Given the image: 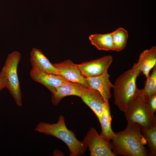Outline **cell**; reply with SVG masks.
<instances>
[{
    "instance_id": "cell-1",
    "label": "cell",
    "mask_w": 156,
    "mask_h": 156,
    "mask_svg": "<svg viewBox=\"0 0 156 156\" xmlns=\"http://www.w3.org/2000/svg\"><path fill=\"white\" fill-rule=\"evenodd\" d=\"M125 129L115 133L110 142L115 156H148V150L145 147L147 142L139 124L127 122Z\"/></svg>"
},
{
    "instance_id": "cell-2",
    "label": "cell",
    "mask_w": 156,
    "mask_h": 156,
    "mask_svg": "<svg viewBox=\"0 0 156 156\" xmlns=\"http://www.w3.org/2000/svg\"><path fill=\"white\" fill-rule=\"evenodd\" d=\"M141 73L135 63L131 68L119 76L113 84L114 103L124 113L138 94L139 89L137 87L136 82Z\"/></svg>"
},
{
    "instance_id": "cell-3",
    "label": "cell",
    "mask_w": 156,
    "mask_h": 156,
    "mask_svg": "<svg viewBox=\"0 0 156 156\" xmlns=\"http://www.w3.org/2000/svg\"><path fill=\"white\" fill-rule=\"evenodd\" d=\"M35 131L54 137L63 141L68 147L70 156L82 155L87 148L82 141L77 140L73 131L68 129L65 118L62 115L59 117L58 121L55 123L39 122Z\"/></svg>"
},
{
    "instance_id": "cell-4",
    "label": "cell",
    "mask_w": 156,
    "mask_h": 156,
    "mask_svg": "<svg viewBox=\"0 0 156 156\" xmlns=\"http://www.w3.org/2000/svg\"><path fill=\"white\" fill-rule=\"evenodd\" d=\"M21 58V54L18 51L10 53L8 55L0 72V74L5 78L6 88L19 107L22 105V94L17 72L18 65Z\"/></svg>"
},
{
    "instance_id": "cell-5",
    "label": "cell",
    "mask_w": 156,
    "mask_h": 156,
    "mask_svg": "<svg viewBox=\"0 0 156 156\" xmlns=\"http://www.w3.org/2000/svg\"><path fill=\"white\" fill-rule=\"evenodd\" d=\"M148 100L138 93L124 113L127 122L137 123L142 128L156 126V118L149 108Z\"/></svg>"
},
{
    "instance_id": "cell-6",
    "label": "cell",
    "mask_w": 156,
    "mask_h": 156,
    "mask_svg": "<svg viewBox=\"0 0 156 156\" xmlns=\"http://www.w3.org/2000/svg\"><path fill=\"white\" fill-rule=\"evenodd\" d=\"M82 142L88 148L90 156H115L110 142L104 140L94 127L90 128Z\"/></svg>"
},
{
    "instance_id": "cell-7",
    "label": "cell",
    "mask_w": 156,
    "mask_h": 156,
    "mask_svg": "<svg viewBox=\"0 0 156 156\" xmlns=\"http://www.w3.org/2000/svg\"><path fill=\"white\" fill-rule=\"evenodd\" d=\"M113 61L111 55H107L77 65L85 78L99 76L108 73Z\"/></svg>"
},
{
    "instance_id": "cell-8",
    "label": "cell",
    "mask_w": 156,
    "mask_h": 156,
    "mask_svg": "<svg viewBox=\"0 0 156 156\" xmlns=\"http://www.w3.org/2000/svg\"><path fill=\"white\" fill-rule=\"evenodd\" d=\"M53 65L59 70L61 76L68 81L89 87L86 78L82 75L77 64L70 60H67Z\"/></svg>"
},
{
    "instance_id": "cell-9",
    "label": "cell",
    "mask_w": 156,
    "mask_h": 156,
    "mask_svg": "<svg viewBox=\"0 0 156 156\" xmlns=\"http://www.w3.org/2000/svg\"><path fill=\"white\" fill-rule=\"evenodd\" d=\"M82 101L93 112L99 122L101 120L106 101L97 91L90 87H84L80 97Z\"/></svg>"
},
{
    "instance_id": "cell-10",
    "label": "cell",
    "mask_w": 156,
    "mask_h": 156,
    "mask_svg": "<svg viewBox=\"0 0 156 156\" xmlns=\"http://www.w3.org/2000/svg\"><path fill=\"white\" fill-rule=\"evenodd\" d=\"M30 75L34 81L44 85L52 94L59 86L69 81L61 76L46 73L32 68Z\"/></svg>"
},
{
    "instance_id": "cell-11",
    "label": "cell",
    "mask_w": 156,
    "mask_h": 156,
    "mask_svg": "<svg viewBox=\"0 0 156 156\" xmlns=\"http://www.w3.org/2000/svg\"><path fill=\"white\" fill-rule=\"evenodd\" d=\"M30 56L32 68L46 73L61 76L59 70L53 66L40 49L33 48Z\"/></svg>"
},
{
    "instance_id": "cell-12",
    "label": "cell",
    "mask_w": 156,
    "mask_h": 156,
    "mask_svg": "<svg viewBox=\"0 0 156 156\" xmlns=\"http://www.w3.org/2000/svg\"><path fill=\"white\" fill-rule=\"evenodd\" d=\"M107 73L99 76L86 78L89 87L98 91L106 102H109L112 97L111 90L113 85Z\"/></svg>"
},
{
    "instance_id": "cell-13",
    "label": "cell",
    "mask_w": 156,
    "mask_h": 156,
    "mask_svg": "<svg viewBox=\"0 0 156 156\" xmlns=\"http://www.w3.org/2000/svg\"><path fill=\"white\" fill-rule=\"evenodd\" d=\"M84 87L78 83L69 81L57 88L52 94L51 102L55 105H57L63 98L69 96H75L81 97Z\"/></svg>"
},
{
    "instance_id": "cell-14",
    "label": "cell",
    "mask_w": 156,
    "mask_h": 156,
    "mask_svg": "<svg viewBox=\"0 0 156 156\" xmlns=\"http://www.w3.org/2000/svg\"><path fill=\"white\" fill-rule=\"evenodd\" d=\"M136 63L147 79L150 71L156 66V47L153 46L149 49L144 50L140 54Z\"/></svg>"
},
{
    "instance_id": "cell-15",
    "label": "cell",
    "mask_w": 156,
    "mask_h": 156,
    "mask_svg": "<svg viewBox=\"0 0 156 156\" xmlns=\"http://www.w3.org/2000/svg\"><path fill=\"white\" fill-rule=\"evenodd\" d=\"M112 120L110 106L109 102H107L105 106L99 122L101 127L100 135L104 140L108 142L111 141L115 134L111 127Z\"/></svg>"
},
{
    "instance_id": "cell-16",
    "label": "cell",
    "mask_w": 156,
    "mask_h": 156,
    "mask_svg": "<svg viewBox=\"0 0 156 156\" xmlns=\"http://www.w3.org/2000/svg\"><path fill=\"white\" fill-rule=\"evenodd\" d=\"M89 39L91 44L99 50L114 51L111 33L92 34L89 36Z\"/></svg>"
},
{
    "instance_id": "cell-17",
    "label": "cell",
    "mask_w": 156,
    "mask_h": 156,
    "mask_svg": "<svg viewBox=\"0 0 156 156\" xmlns=\"http://www.w3.org/2000/svg\"><path fill=\"white\" fill-rule=\"evenodd\" d=\"M111 33L114 51L119 52L123 50L126 46L128 38L127 31L123 28L119 27Z\"/></svg>"
},
{
    "instance_id": "cell-18",
    "label": "cell",
    "mask_w": 156,
    "mask_h": 156,
    "mask_svg": "<svg viewBox=\"0 0 156 156\" xmlns=\"http://www.w3.org/2000/svg\"><path fill=\"white\" fill-rule=\"evenodd\" d=\"M141 132L148 143L149 156L156 155V126L142 128Z\"/></svg>"
},
{
    "instance_id": "cell-19",
    "label": "cell",
    "mask_w": 156,
    "mask_h": 156,
    "mask_svg": "<svg viewBox=\"0 0 156 156\" xmlns=\"http://www.w3.org/2000/svg\"><path fill=\"white\" fill-rule=\"evenodd\" d=\"M146 79L144 88L139 90V94L148 99L151 95L156 94V66Z\"/></svg>"
},
{
    "instance_id": "cell-20",
    "label": "cell",
    "mask_w": 156,
    "mask_h": 156,
    "mask_svg": "<svg viewBox=\"0 0 156 156\" xmlns=\"http://www.w3.org/2000/svg\"><path fill=\"white\" fill-rule=\"evenodd\" d=\"M148 105L151 112L154 114L156 111V94L149 97L148 100Z\"/></svg>"
},
{
    "instance_id": "cell-21",
    "label": "cell",
    "mask_w": 156,
    "mask_h": 156,
    "mask_svg": "<svg viewBox=\"0 0 156 156\" xmlns=\"http://www.w3.org/2000/svg\"><path fill=\"white\" fill-rule=\"evenodd\" d=\"M5 88H6L5 78L2 75L0 74V91Z\"/></svg>"
}]
</instances>
